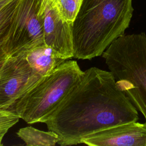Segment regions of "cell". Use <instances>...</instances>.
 Segmentation results:
<instances>
[{
    "mask_svg": "<svg viewBox=\"0 0 146 146\" xmlns=\"http://www.w3.org/2000/svg\"><path fill=\"white\" fill-rule=\"evenodd\" d=\"M139 119L138 112L117 87L110 71L93 67L78 81L44 122L58 144H81L86 136Z\"/></svg>",
    "mask_w": 146,
    "mask_h": 146,
    "instance_id": "cell-1",
    "label": "cell"
},
{
    "mask_svg": "<svg viewBox=\"0 0 146 146\" xmlns=\"http://www.w3.org/2000/svg\"><path fill=\"white\" fill-rule=\"evenodd\" d=\"M132 0H82L72 23L73 57L100 56L124 34L132 17Z\"/></svg>",
    "mask_w": 146,
    "mask_h": 146,
    "instance_id": "cell-2",
    "label": "cell"
},
{
    "mask_svg": "<svg viewBox=\"0 0 146 146\" xmlns=\"http://www.w3.org/2000/svg\"><path fill=\"white\" fill-rule=\"evenodd\" d=\"M102 56L118 88L143 115L146 126V34L121 35Z\"/></svg>",
    "mask_w": 146,
    "mask_h": 146,
    "instance_id": "cell-3",
    "label": "cell"
},
{
    "mask_svg": "<svg viewBox=\"0 0 146 146\" xmlns=\"http://www.w3.org/2000/svg\"><path fill=\"white\" fill-rule=\"evenodd\" d=\"M77 62L64 61L43 76L23 94L8 111L29 124L44 123L83 75Z\"/></svg>",
    "mask_w": 146,
    "mask_h": 146,
    "instance_id": "cell-4",
    "label": "cell"
},
{
    "mask_svg": "<svg viewBox=\"0 0 146 146\" xmlns=\"http://www.w3.org/2000/svg\"><path fill=\"white\" fill-rule=\"evenodd\" d=\"M43 43L42 0H20L5 46V52L16 56Z\"/></svg>",
    "mask_w": 146,
    "mask_h": 146,
    "instance_id": "cell-5",
    "label": "cell"
},
{
    "mask_svg": "<svg viewBox=\"0 0 146 146\" xmlns=\"http://www.w3.org/2000/svg\"><path fill=\"white\" fill-rule=\"evenodd\" d=\"M26 54L9 56L0 75V110L8 111L13 104L42 76L26 59Z\"/></svg>",
    "mask_w": 146,
    "mask_h": 146,
    "instance_id": "cell-6",
    "label": "cell"
},
{
    "mask_svg": "<svg viewBox=\"0 0 146 146\" xmlns=\"http://www.w3.org/2000/svg\"><path fill=\"white\" fill-rule=\"evenodd\" d=\"M44 43L69 59L74 56L72 23L64 21L51 0H42Z\"/></svg>",
    "mask_w": 146,
    "mask_h": 146,
    "instance_id": "cell-7",
    "label": "cell"
},
{
    "mask_svg": "<svg viewBox=\"0 0 146 146\" xmlns=\"http://www.w3.org/2000/svg\"><path fill=\"white\" fill-rule=\"evenodd\" d=\"M90 146H146V126L131 121L92 133L81 141Z\"/></svg>",
    "mask_w": 146,
    "mask_h": 146,
    "instance_id": "cell-8",
    "label": "cell"
},
{
    "mask_svg": "<svg viewBox=\"0 0 146 146\" xmlns=\"http://www.w3.org/2000/svg\"><path fill=\"white\" fill-rule=\"evenodd\" d=\"M26 59L34 71L42 76L50 74L67 59L44 43L27 51Z\"/></svg>",
    "mask_w": 146,
    "mask_h": 146,
    "instance_id": "cell-9",
    "label": "cell"
},
{
    "mask_svg": "<svg viewBox=\"0 0 146 146\" xmlns=\"http://www.w3.org/2000/svg\"><path fill=\"white\" fill-rule=\"evenodd\" d=\"M17 135L28 146H54L59 140L55 132L41 131L33 127L22 128Z\"/></svg>",
    "mask_w": 146,
    "mask_h": 146,
    "instance_id": "cell-10",
    "label": "cell"
},
{
    "mask_svg": "<svg viewBox=\"0 0 146 146\" xmlns=\"http://www.w3.org/2000/svg\"><path fill=\"white\" fill-rule=\"evenodd\" d=\"M20 0H13L0 10V57L7 55L5 46Z\"/></svg>",
    "mask_w": 146,
    "mask_h": 146,
    "instance_id": "cell-11",
    "label": "cell"
},
{
    "mask_svg": "<svg viewBox=\"0 0 146 146\" xmlns=\"http://www.w3.org/2000/svg\"><path fill=\"white\" fill-rule=\"evenodd\" d=\"M62 18L72 23L79 11L82 0H51Z\"/></svg>",
    "mask_w": 146,
    "mask_h": 146,
    "instance_id": "cell-12",
    "label": "cell"
},
{
    "mask_svg": "<svg viewBox=\"0 0 146 146\" xmlns=\"http://www.w3.org/2000/svg\"><path fill=\"white\" fill-rule=\"evenodd\" d=\"M20 117L6 110H0V146L2 145V139L9 129L14 125Z\"/></svg>",
    "mask_w": 146,
    "mask_h": 146,
    "instance_id": "cell-13",
    "label": "cell"
},
{
    "mask_svg": "<svg viewBox=\"0 0 146 146\" xmlns=\"http://www.w3.org/2000/svg\"><path fill=\"white\" fill-rule=\"evenodd\" d=\"M8 55H3L1 57H0V75H1V69H2V67L6 59V58H7Z\"/></svg>",
    "mask_w": 146,
    "mask_h": 146,
    "instance_id": "cell-14",
    "label": "cell"
},
{
    "mask_svg": "<svg viewBox=\"0 0 146 146\" xmlns=\"http://www.w3.org/2000/svg\"><path fill=\"white\" fill-rule=\"evenodd\" d=\"M13 0H0V10Z\"/></svg>",
    "mask_w": 146,
    "mask_h": 146,
    "instance_id": "cell-15",
    "label": "cell"
}]
</instances>
